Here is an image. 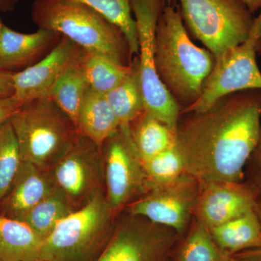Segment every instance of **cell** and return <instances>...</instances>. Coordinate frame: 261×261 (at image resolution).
<instances>
[{
    "label": "cell",
    "mask_w": 261,
    "mask_h": 261,
    "mask_svg": "<svg viewBox=\"0 0 261 261\" xmlns=\"http://www.w3.org/2000/svg\"><path fill=\"white\" fill-rule=\"evenodd\" d=\"M185 115L178 123L176 143L185 172L200 183L243 181L260 132L261 90L234 92L204 112Z\"/></svg>",
    "instance_id": "1"
},
{
    "label": "cell",
    "mask_w": 261,
    "mask_h": 261,
    "mask_svg": "<svg viewBox=\"0 0 261 261\" xmlns=\"http://www.w3.org/2000/svg\"><path fill=\"white\" fill-rule=\"evenodd\" d=\"M156 71L181 110L200 97L214 67V56L190 39L177 0H165L154 42Z\"/></svg>",
    "instance_id": "2"
},
{
    "label": "cell",
    "mask_w": 261,
    "mask_h": 261,
    "mask_svg": "<svg viewBox=\"0 0 261 261\" xmlns=\"http://www.w3.org/2000/svg\"><path fill=\"white\" fill-rule=\"evenodd\" d=\"M32 18L39 29L58 33L87 53L123 65L132 61L123 32L87 5L65 0H34Z\"/></svg>",
    "instance_id": "3"
},
{
    "label": "cell",
    "mask_w": 261,
    "mask_h": 261,
    "mask_svg": "<svg viewBox=\"0 0 261 261\" xmlns=\"http://www.w3.org/2000/svg\"><path fill=\"white\" fill-rule=\"evenodd\" d=\"M118 215L105 190L61 221L43 241L44 261H96L112 235Z\"/></svg>",
    "instance_id": "4"
},
{
    "label": "cell",
    "mask_w": 261,
    "mask_h": 261,
    "mask_svg": "<svg viewBox=\"0 0 261 261\" xmlns=\"http://www.w3.org/2000/svg\"><path fill=\"white\" fill-rule=\"evenodd\" d=\"M9 121L22 160L50 169L79 135L74 123L49 97L23 103Z\"/></svg>",
    "instance_id": "5"
},
{
    "label": "cell",
    "mask_w": 261,
    "mask_h": 261,
    "mask_svg": "<svg viewBox=\"0 0 261 261\" xmlns=\"http://www.w3.org/2000/svg\"><path fill=\"white\" fill-rule=\"evenodd\" d=\"M184 23L214 56L245 42L255 16L243 0H178Z\"/></svg>",
    "instance_id": "6"
},
{
    "label": "cell",
    "mask_w": 261,
    "mask_h": 261,
    "mask_svg": "<svg viewBox=\"0 0 261 261\" xmlns=\"http://www.w3.org/2000/svg\"><path fill=\"white\" fill-rule=\"evenodd\" d=\"M261 41V10L245 42L230 48L215 58L214 67L207 75L198 99L181 111V116L207 111L219 99L240 91L261 90V72L257 54Z\"/></svg>",
    "instance_id": "7"
},
{
    "label": "cell",
    "mask_w": 261,
    "mask_h": 261,
    "mask_svg": "<svg viewBox=\"0 0 261 261\" xmlns=\"http://www.w3.org/2000/svg\"><path fill=\"white\" fill-rule=\"evenodd\" d=\"M165 0H132L139 42L137 56L145 111L176 132L181 108L160 80L154 60L156 27Z\"/></svg>",
    "instance_id": "8"
},
{
    "label": "cell",
    "mask_w": 261,
    "mask_h": 261,
    "mask_svg": "<svg viewBox=\"0 0 261 261\" xmlns=\"http://www.w3.org/2000/svg\"><path fill=\"white\" fill-rule=\"evenodd\" d=\"M105 192L108 204L119 215L151 186L130 135L129 124H121L101 147Z\"/></svg>",
    "instance_id": "9"
},
{
    "label": "cell",
    "mask_w": 261,
    "mask_h": 261,
    "mask_svg": "<svg viewBox=\"0 0 261 261\" xmlns=\"http://www.w3.org/2000/svg\"><path fill=\"white\" fill-rule=\"evenodd\" d=\"M180 238L172 228L122 211L96 261H170Z\"/></svg>",
    "instance_id": "10"
},
{
    "label": "cell",
    "mask_w": 261,
    "mask_h": 261,
    "mask_svg": "<svg viewBox=\"0 0 261 261\" xmlns=\"http://www.w3.org/2000/svg\"><path fill=\"white\" fill-rule=\"evenodd\" d=\"M47 171L54 187L75 210L105 190L101 147L80 133Z\"/></svg>",
    "instance_id": "11"
},
{
    "label": "cell",
    "mask_w": 261,
    "mask_h": 261,
    "mask_svg": "<svg viewBox=\"0 0 261 261\" xmlns=\"http://www.w3.org/2000/svg\"><path fill=\"white\" fill-rule=\"evenodd\" d=\"M199 191L200 181L185 173L170 183L151 187L148 192L127 205L123 211L172 228L181 238L193 219Z\"/></svg>",
    "instance_id": "12"
},
{
    "label": "cell",
    "mask_w": 261,
    "mask_h": 261,
    "mask_svg": "<svg viewBox=\"0 0 261 261\" xmlns=\"http://www.w3.org/2000/svg\"><path fill=\"white\" fill-rule=\"evenodd\" d=\"M257 200L245 181L202 182L193 218L209 229L253 210Z\"/></svg>",
    "instance_id": "13"
},
{
    "label": "cell",
    "mask_w": 261,
    "mask_h": 261,
    "mask_svg": "<svg viewBox=\"0 0 261 261\" xmlns=\"http://www.w3.org/2000/svg\"><path fill=\"white\" fill-rule=\"evenodd\" d=\"M82 50L74 42L62 36L56 47L40 61L13 73V97L21 106L37 98L49 97L60 75Z\"/></svg>",
    "instance_id": "14"
},
{
    "label": "cell",
    "mask_w": 261,
    "mask_h": 261,
    "mask_svg": "<svg viewBox=\"0 0 261 261\" xmlns=\"http://www.w3.org/2000/svg\"><path fill=\"white\" fill-rule=\"evenodd\" d=\"M54 187L47 171L22 160L10 188L0 200V216L22 221Z\"/></svg>",
    "instance_id": "15"
},
{
    "label": "cell",
    "mask_w": 261,
    "mask_h": 261,
    "mask_svg": "<svg viewBox=\"0 0 261 261\" xmlns=\"http://www.w3.org/2000/svg\"><path fill=\"white\" fill-rule=\"evenodd\" d=\"M61 37L47 29L24 34L4 25L0 44V68L15 72L28 68L47 56Z\"/></svg>",
    "instance_id": "16"
},
{
    "label": "cell",
    "mask_w": 261,
    "mask_h": 261,
    "mask_svg": "<svg viewBox=\"0 0 261 261\" xmlns=\"http://www.w3.org/2000/svg\"><path fill=\"white\" fill-rule=\"evenodd\" d=\"M121 123L106 97L89 87L81 107L76 128L79 133L102 147Z\"/></svg>",
    "instance_id": "17"
},
{
    "label": "cell",
    "mask_w": 261,
    "mask_h": 261,
    "mask_svg": "<svg viewBox=\"0 0 261 261\" xmlns=\"http://www.w3.org/2000/svg\"><path fill=\"white\" fill-rule=\"evenodd\" d=\"M208 230L216 245L229 255L261 247V226L253 210Z\"/></svg>",
    "instance_id": "18"
},
{
    "label": "cell",
    "mask_w": 261,
    "mask_h": 261,
    "mask_svg": "<svg viewBox=\"0 0 261 261\" xmlns=\"http://www.w3.org/2000/svg\"><path fill=\"white\" fill-rule=\"evenodd\" d=\"M42 243L23 221L0 216V261L40 260Z\"/></svg>",
    "instance_id": "19"
},
{
    "label": "cell",
    "mask_w": 261,
    "mask_h": 261,
    "mask_svg": "<svg viewBox=\"0 0 261 261\" xmlns=\"http://www.w3.org/2000/svg\"><path fill=\"white\" fill-rule=\"evenodd\" d=\"M83 55L82 49L79 56L60 75L51 88L49 97L68 116L75 127L81 107L89 89L82 65Z\"/></svg>",
    "instance_id": "20"
},
{
    "label": "cell",
    "mask_w": 261,
    "mask_h": 261,
    "mask_svg": "<svg viewBox=\"0 0 261 261\" xmlns=\"http://www.w3.org/2000/svg\"><path fill=\"white\" fill-rule=\"evenodd\" d=\"M130 135L142 161L176 145V132L144 111L129 123Z\"/></svg>",
    "instance_id": "21"
},
{
    "label": "cell",
    "mask_w": 261,
    "mask_h": 261,
    "mask_svg": "<svg viewBox=\"0 0 261 261\" xmlns=\"http://www.w3.org/2000/svg\"><path fill=\"white\" fill-rule=\"evenodd\" d=\"M132 70L118 87L106 94L111 109L121 124H129L145 111L137 57L130 62Z\"/></svg>",
    "instance_id": "22"
},
{
    "label": "cell",
    "mask_w": 261,
    "mask_h": 261,
    "mask_svg": "<svg viewBox=\"0 0 261 261\" xmlns=\"http://www.w3.org/2000/svg\"><path fill=\"white\" fill-rule=\"evenodd\" d=\"M184 237L181 243L178 241L171 261H229L231 255L222 251L208 228L194 218Z\"/></svg>",
    "instance_id": "23"
},
{
    "label": "cell",
    "mask_w": 261,
    "mask_h": 261,
    "mask_svg": "<svg viewBox=\"0 0 261 261\" xmlns=\"http://www.w3.org/2000/svg\"><path fill=\"white\" fill-rule=\"evenodd\" d=\"M75 211L76 210L68 199L54 187L21 221L28 225L44 241L57 225Z\"/></svg>",
    "instance_id": "24"
},
{
    "label": "cell",
    "mask_w": 261,
    "mask_h": 261,
    "mask_svg": "<svg viewBox=\"0 0 261 261\" xmlns=\"http://www.w3.org/2000/svg\"><path fill=\"white\" fill-rule=\"evenodd\" d=\"M87 5L108 21L116 25L124 34L132 60L139 55L137 24L132 10V0H65Z\"/></svg>",
    "instance_id": "25"
},
{
    "label": "cell",
    "mask_w": 261,
    "mask_h": 261,
    "mask_svg": "<svg viewBox=\"0 0 261 261\" xmlns=\"http://www.w3.org/2000/svg\"><path fill=\"white\" fill-rule=\"evenodd\" d=\"M82 65L89 87L103 94L118 87L132 70L130 63L128 65H121L106 57L84 50Z\"/></svg>",
    "instance_id": "26"
},
{
    "label": "cell",
    "mask_w": 261,
    "mask_h": 261,
    "mask_svg": "<svg viewBox=\"0 0 261 261\" xmlns=\"http://www.w3.org/2000/svg\"><path fill=\"white\" fill-rule=\"evenodd\" d=\"M21 161L18 140L8 120L0 123V200L10 188Z\"/></svg>",
    "instance_id": "27"
},
{
    "label": "cell",
    "mask_w": 261,
    "mask_h": 261,
    "mask_svg": "<svg viewBox=\"0 0 261 261\" xmlns=\"http://www.w3.org/2000/svg\"><path fill=\"white\" fill-rule=\"evenodd\" d=\"M142 163L151 187L170 183L186 173L176 145Z\"/></svg>",
    "instance_id": "28"
},
{
    "label": "cell",
    "mask_w": 261,
    "mask_h": 261,
    "mask_svg": "<svg viewBox=\"0 0 261 261\" xmlns=\"http://www.w3.org/2000/svg\"><path fill=\"white\" fill-rule=\"evenodd\" d=\"M244 174V181L255 192L257 200H261V119L256 145L247 161Z\"/></svg>",
    "instance_id": "29"
},
{
    "label": "cell",
    "mask_w": 261,
    "mask_h": 261,
    "mask_svg": "<svg viewBox=\"0 0 261 261\" xmlns=\"http://www.w3.org/2000/svg\"><path fill=\"white\" fill-rule=\"evenodd\" d=\"M21 106L13 97L0 98V123L8 121L13 113Z\"/></svg>",
    "instance_id": "30"
},
{
    "label": "cell",
    "mask_w": 261,
    "mask_h": 261,
    "mask_svg": "<svg viewBox=\"0 0 261 261\" xmlns=\"http://www.w3.org/2000/svg\"><path fill=\"white\" fill-rule=\"evenodd\" d=\"M13 73L14 72L0 68V98L11 97L14 93Z\"/></svg>",
    "instance_id": "31"
},
{
    "label": "cell",
    "mask_w": 261,
    "mask_h": 261,
    "mask_svg": "<svg viewBox=\"0 0 261 261\" xmlns=\"http://www.w3.org/2000/svg\"><path fill=\"white\" fill-rule=\"evenodd\" d=\"M229 261H261V255L250 251H245L231 255Z\"/></svg>",
    "instance_id": "32"
},
{
    "label": "cell",
    "mask_w": 261,
    "mask_h": 261,
    "mask_svg": "<svg viewBox=\"0 0 261 261\" xmlns=\"http://www.w3.org/2000/svg\"><path fill=\"white\" fill-rule=\"evenodd\" d=\"M19 0H0V12L7 13L13 11L18 3Z\"/></svg>",
    "instance_id": "33"
},
{
    "label": "cell",
    "mask_w": 261,
    "mask_h": 261,
    "mask_svg": "<svg viewBox=\"0 0 261 261\" xmlns=\"http://www.w3.org/2000/svg\"><path fill=\"white\" fill-rule=\"evenodd\" d=\"M243 1L252 14H255L257 11H260L261 0H243Z\"/></svg>",
    "instance_id": "34"
},
{
    "label": "cell",
    "mask_w": 261,
    "mask_h": 261,
    "mask_svg": "<svg viewBox=\"0 0 261 261\" xmlns=\"http://www.w3.org/2000/svg\"><path fill=\"white\" fill-rule=\"evenodd\" d=\"M253 211L261 226V200H257L253 207Z\"/></svg>",
    "instance_id": "35"
},
{
    "label": "cell",
    "mask_w": 261,
    "mask_h": 261,
    "mask_svg": "<svg viewBox=\"0 0 261 261\" xmlns=\"http://www.w3.org/2000/svg\"><path fill=\"white\" fill-rule=\"evenodd\" d=\"M3 27H4V24L3 23L1 18H0V44H1L2 37H3Z\"/></svg>",
    "instance_id": "36"
},
{
    "label": "cell",
    "mask_w": 261,
    "mask_h": 261,
    "mask_svg": "<svg viewBox=\"0 0 261 261\" xmlns=\"http://www.w3.org/2000/svg\"><path fill=\"white\" fill-rule=\"evenodd\" d=\"M247 251H250L252 253L257 254V255H261V247L260 248L255 249V250H247Z\"/></svg>",
    "instance_id": "37"
},
{
    "label": "cell",
    "mask_w": 261,
    "mask_h": 261,
    "mask_svg": "<svg viewBox=\"0 0 261 261\" xmlns=\"http://www.w3.org/2000/svg\"><path fill=\"white\" fill-rule=\"evenodd\" d=\"M258 53H259V54H260V53H261V41H260V44H259V46H258Z\"/></svg>",
    "instance_id": "38"
},
{
    "label": "cell",
    "mask_w": 261,
    "mask_h": 261,
    "mask_svg": "<svg viewBox=\"0 0 261 261\" xmlns=\"http://www.w3.org/2000/svg\"><path fill=\"white\" fill-rule=\"evenodd\" d=\"M36 261H44V260H41V259H40V260H36Z\"/></svg>",
    "instance_id": "39"
},
{
    "label": "cell",
    "mask_w": 261,
    "mask_h": 261,
    "mask_svg": "<svg viewBox=\"0 0 261 261\" xmlns=\"http://www.w3.org/2000/svg\"><path fill=\"white\" fill-rule=\"evenodd\" d=\"M170 261H171V260H170Z\"/></svg>",
    "instance_id": "40"
}]
</instances>
